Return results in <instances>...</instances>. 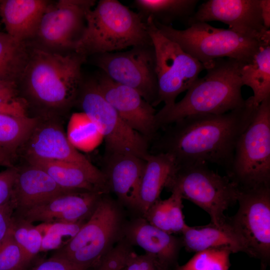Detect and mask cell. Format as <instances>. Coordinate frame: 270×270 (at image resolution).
Listing matches in <instances>:
<instances>
[{
	"mask_svg": "<svg viewBox=\"0 0 270 270\" xmlns=\"http://www.w3.org/2000/svg\"><path fill=\"white\" fill-rule=\"evenodd\" d=\"M32 270H79L66 259L54 254Z\"/></svg>",
	"mask_w": 270,
	"mask_h": 270,
	"instance_id": "cell-40",
	"label": "cell"
},
{
	"mask_svg": "<svg viewBox=\"0 0 270 270\" xmlns=\"http://www.w3.org/2000/svg\"><path fill=\"white\" fill-rule=\"evenodd\" d=\"M48 3L44 0L1 1L0 15L6 34L20 42L36 36Z\"/></svg>",
	"mask_w": 270,
	"mask_h": 270,
	"instance_id": "cell-22",
	"label": "cell"
},
{
	"mask_svg": "<svg viewBox=\"0 0 270 270\" xmlns=\"http://www.w3.org/2000/svg\"><path fill=\"white\" fill-rule=\"evenodd\" d=\"M13 158L8 152L0 148V166L7 168L15 166L13 164Z\"/></svg>",
	"mask_w": 270,
	"mask_h": 270,
	"instance_id": "cell-43",
	"label": "cell"
},
{
	"mask_svg": "<svg viewBox=\"0 0 270 270\" xmlns=\"http://www.w3.org/2000/svg\"><path fill=\"white\" fill-rule=\"evenodd\" d=\"M266 264L265 263L262 262L261 265V270H266Z\"/></svg>",
	"mask_w": 270,
	"mask_h": 270,
	"instance_id": "cell-44",
	"label": "cell"
},
{
	"mask_svg": "<svg viewBox=\"0 0 270 270\" xmlns=\"http://www.w3.org/2000/svg\"><path fill=\"white\" fill-rule=\"evenodd\" d=\"M144 160L125 154H105L103 170L110 192L118 202L138 216L139 192Z\"/></svg>",
	"mask_w": 270,
	"mask_h": 270,
	"instance_id": "cell-18",
	"label": "cell"
},
{
	"mask_svg": "<svg viewBox=\"0 0 270 270\" xmlns=\"http://www.w3.org/2000/svg\"><path fill=\"white\" fill-rule=\"evenodd\" d=\"M168 198V208L172 234H182L188 226L182 213V198L176 190L171 192Z\"/></svg>",
	"mask_w": 270,
	"mask_h": 270,
	"instance_id": "cell-35",
	"label": "cell"
},
{
	"mask_svg": "<svg viewBox=\"0 0 270 270\" xmlns=\"http://www.w3.org/2000/svg\"><path fill=\"white\" fill-rule=\"evenodd\" d=\"M104 194L90 191L66 192L44 204L20 213V217L32 224L86 221Z\"/></svg>",
	"mask_w": 270,
	"mask_h": 270,
	"instance_id": "cell-17",
	"label": "cell"
},
{
	"mask_svg": "<svg viewBox=\"0 0 270 270\" xmlns=\"http://www.w3.org/2000/svg\"><path fill=\"white\" fill-rule=\"evenodd\" d=\"M16 174V166L8 168L0 172V207L12 200Z\"/></svg>",
	"mask_w": 270,
	"mask_h": 270,
	"instance_id": "cell-37",
	"label": "cell"
},
{
	"mask_svg": "<svg viewBox=\"0 0 270 270\" xmlns=\"http://www.w3.org/2000/svg\"><path fill=\"white\" fill-rule=\"evenodd\" d=\"M92 56L94 64L109 78L135 90L155 106L158 86L152 44L134 46L126 51Z\"/></svg>",
	"mask_w": 270,
	"mask_h": 270,
	"instance_id": "cell-11",
	"label": "cell"
},
{
	"mask_svg": "<svg viewBox=\"0 0 270 270\" xmlns=\"http://www.w3.org/2000/svg\"><path fill=\"white\" fill-rule=\"evenodd\" d=\"M132 246L122 238L100 260L97 270H124L132 250Z\"/></svg>",
	"mask_w": 270,
	"mask_h": 270,
	"instance_id": "cell-34",
	"label": "cell"
},
{
	"mask_svg": "<svg viewBox=\"0 0 270 270\" xmlns=\"http://www.w3.org/2000/svg\"><path fill=\"white\" fill-rule=\"evenodd\" d=\"M146 22L156 53L158 94L155 106L161 102L168 106L176 102L178 96L187 90L205 68L178 44L164 36L150 16Z\"/></svg>",
	"mask_w": 270,
	"mask_h": 270,
	"instance_id": "cell-10",
	"label": "cell"
},
{
	"mask_svg": "<svg viewBox=\"0 0 270 270\" xmlns=\"http://www.w3.org/2000/svg\"><path fill=\"white\" fill-rule=\"evenodd\" d=\"M231 254L228 250L221 249L200 251L184 264L176 266V270H228Z\"/></svg>",
	"mask_w": 270,
	"mask_h": 270,
	"instance_id": "cell-32",
	"label": "cell"
},
{
	"mask_svg": "<svg viewBox=\"0 0 270 270\" xmlns=\"http://www.w3.org/2000/svg\"><path fill=\"white\" fill-rule=\"evenodd\" d=\"M142 217L152 225L172 234L166 199L162 200L159 198L156 200Z\"/></svg>",
	"mask_w": 270,
	"mask_h": 270,
	"instance_id": "cell-36",
	"label": "cell"
},
{
	"mask_svg": "<svg viewBox=\"0 0 270 270\" xmlns=\"http://www.w3.org/2000/svg\"><path fill=\"white\" fill-rule=\"evenodd\" d=\"M241 63L221 58L204 64L206 74L195 80L180 101L156 112L158 129L189 116L222 114L243 106L246 100L242 94Z\"/></svg>",
	"mask_w": 270,
	"mask_h": 270,
	"instance_id": "cell-2",
	"label": "cell"
},
{
	"mask_svg": "<svg viewBox=\"0 0 270 270\" xmlns=\"http://www.w3.org/2000/svg\"><path fill=\"white\" fill-rule=\"evenodd\" d=\"M26 162L42 168L64 190L106 194L110 192L106 178L97 176L77 164L58 160H32Z\"/></svg>",
	"mask_w": 270,
	"mask_h": 270,
	"instance_id": "cell-23",
	"label": "cell"
},
{
	"mask_svg": "<svg viewBox=\"0 0 270 270\" xmlns=\"http://www.w3.org/2000/svg\"><path fill=\"white\" fill-rule=\"evenodd\" d=\"M93 0H60L48 3L36 36L50 48L71 50L84 28L86 15L95 4Z\"/></svg>",
	"mask_w": 270,
	"mask_h": 270,
	"instance_id": "cell-14",
	"label": "cell"
},
{
	"mask_svg": "<svg viewBox=\"0 0 270 270\" xmlns=\"http://www.w3.org/2000/svg\"><path fill=\"white\" fill-rule=\"evenodd\" d=\"M66 134L74 148L86 152L94 150L104 140L103 135L97 125L82 112L72 114Z\"/></svg>",
	"mask_w": 270,
	"mask_h": 270,
	"instance_id": "cell-29",
	"label": "cell"
},
{
	"mask_svg": "<svg viewBox=\"0 0 270 270\" xmlns=\"http://www.w3.org/2000/svg\"><path fill=\"white\" fill-rule=\"evenodd\" d=\"M207 166L176 164L165 188L170 192L178 191L182 199L206 212L211 223L218 226L227 218L224 212L237 202L238 187L227 176L220 175Z\"/></svg>",
	"mask_w": 270,
	"mask_h": 270,
	"instance_id": "cell-7",
	"label": "cell"
},
{
	"mask_svg": "<svg viewBox=\"0 0 270 270\" xmlns=\"http://www.w3.org/2000/svg\"><path fill=\"white\" fill-rule=\"evenodd\" d=\"M122 237L132 246H140L154 256L162 266L168 269L175 264L183 246L181 238L152 225L141 216L126 220Z\"/></svg>",
	"mask_w": 270,
	"mask_h": 270,
	"instance_id": "cell-19",
	"label": "cell"
},
{
	"mask_svg": "<svg viewBox=\"0 0 270 270\" xmlns=\"http://www.w3.org/2000/svg\"><path fill=\"white\" fill-rule=\"evenodd\" d=\"M153 21L164 36L178 44L204 66L221 58H233L245 62L250 60L260 47L270 44V34H245L229 28H216L207 22L194 23L184 30H178L172 26Z\"/></svg>",
	"mask_w": 270,
	"mask_h": 270,
	"instance_id": "cell-5",
	"label": "cell"
},
{
	"mask_svg": "<svg viewBox=\"0 0 270 270\" xmlns=\"http://www.w3.org/2000/svg\"><path fill=\"white\" fill-rule=\"evenodd\" d=\"M227 176L240 188L270 186V98L238 138Z\"/></svg>",
	"mask_w": 270,
	"mask_h": 270,
	"instance_id": "cell-8",
	"label": "cell"
},
{
	"mask_svg": "<svg viewBox=\"0 0 270 270\" xmlns=\"http://www.w3.org/2000/svg\"><path fill=\"white\" fill-rule=\"evenodd\" d=\"M86 58L74 52L62 54L39 48L30 50L20 80L26 95L50 112L70 108L75 104Z\"/></svg>",
	"mask_w": 270,
	"mask_h": 270,
	"instance_id": "cell-3",
	"label": "cell"
},
{
	"mask_svg": "<svg viewBox=\"0 0 270 270\" xmlns=\"http://www.w3.org/2000/svg\"><path fill=\"white\" fill-rule=\"evenodd\" d=\"M86 25L73 52L88 56L152 44L146 22L116 0H100L86 15Z\"/></svg>",
	"mask_w": 270,
	"mask_h": 270,
	"instance_id": "cell-4",
	"label": "cell"
},
{
	"mask_svg": "<svg viewBox=\"0 0 270 270\" xmlns=\"http://www.w3.org/2000/svg\"></svg>",
	"mask_w": 270,
	"mask_h": 270,
	"instance_id": "cell-47",
	"label": "cell"
},
{
	"mask_svg": "<svg viewBox=\"0 0 270 270\" xmlns=\"http://www.w3.org/2000/svg\"><path fill=\"white\" fill-rule=\"evenodd\" d=\"M28 138L20 148L26 160H58L77 164L100 178L106 176L84 156L68 142L62 126L57 118L49 114L40 116Z\"/></svg>",
	"mask_w": 270,
	"mask_h": 270,
	"instance_id": "cell-13",
	"label": "cell"
},
{
	"mask_svg": "<svg viewBox=\"0 0 270 270\" xmlns=\"http://www.w3.org/2000/svg\"><path fill=\"white\" fill-rule=\"evenodd\" d=\"M238 208L228 218L244 240L248 255L268 262L270 257V186L238 188Z\"/></svg>",
	"mask_w": 270,
	"mask_h": 270,
	"instance_id": "cell-12",
	"label": "cell"
},
{
	"mask_svg": "<svg viewBox=\"0 0 270 270\" xmlns=\"http://www.w3.org/2000/svg\"><path fill=\"white\" fill-rule=\"evenodd\" d=\"M161 266H162V265L160 264H158L157 267H156V268L154 270H160V268Z\"/></svg>",
	"mask_w": 270,
	"mask_h": 270,
	"instance_id": "cell-46",
	"label": "cell"
},
{
	"mask_svg": "<svg viewBox=\"0 0 270 270\" xmlns=\"http://www.w3.org/2000/svg\"><path fill=\"white\" fill-rule=\"evenodd\" d=\"M197 0H134L133 6L144 22L150 16L162 24L171 26L174 21L186 23L195 12Z\"/></svg>",
	"mask_w": 270,
	"mask_h": 270,
	"instance_id": "cell-25",
	"label": "cell"
},
{
	"mask_svg": "<svg viewBox=\"0 0 270 270\" xmlns=\"http://www.w3.org/2000/svg\"><path fill=\"white\" fill-rule=\"evenodd\" d=\"M30 50L25 42L0 32V80L18 82L27 64Z\"/></svg>",
	"mask_w": 270,
	"mask_h": 270,
	"instance_id": "cell-27",
	"label": "cell"
},
{
	"mask_svg": "<svg viewBox=\"0 0 270 270\" xmlns=\"http://www.w3.org/2000/svg\"><path fill=\"white\" fill-rule=\"evenodd\" d=\"M219 21L238 33L252 36L270 34L264 25L260 0H209L202 3L185 23Z\"/></svg>",
	"mask_w": 270,
	"mask_h": 270,
	"instance_id": "cell-16",
	"label": "cell"
},
{
	"mask_svg": "<svg viewBox=\"0 0 270 270\" xmlns=\"http://www.w3.org/2000/svg\"><path fill=\"white\" fill-rule=\"evenodd\" d=\"M258 106L251 96L243 106L224 114L185 117L164 128L156 143L155 153L171 155L177 164H214L228 172L237 141Z\"/></svg>",
	"mask_w": 270,
	"mask_h": 270,
	"instance_id": "cell-1",
	"label": "cell"
},
{
	"mask_svg": "<svg viewBox=\"0 0 270 270\" xmlns=\"http://www.w3.org/2000/svg\"><path fill=\"white\" fill-rule=\"evenodd\" d=\"M160 270H169V269L162 266L160 268Z\"/></svg>",
	"mask_w": 270,
	"mask_h": 270,
	"instance_id": "cell-45",
	"label": "cell"
},
{
	"mask_svg": "<svg viewBox=\"0 0 270 270\" xmlns=\"http://www.w3.org/2000/svg\"><path fill=\"white\" fill-rule=\"evenodd\" d=\"M243 86L252 88L254 104L258 106L270 98V44L262 46L240 70Z\"/></svg>",
	"mask_w": 270,
	"mask_h": 270,
	"instance_id": "cell-26",
	"label": "cell"
},
{
	"mask_svg": "<svg viewBox=\"0 0 270 270\" xmlns=\"http://www.w3.org/2000/svg\"><path fill=\"white\" fill-rule=\"evenodd\" d=\"M144 167L139 192L138 216H143L158 200L176 167L174 158L166 153L148 154L144 158Z\"/></svg>",
	"mask_w": 270,
	"mask_h": 270,
	"instance_id": "cell-24",
	"label": "cell"
},
{
	"mask_svg": "<svg viewBox=\"0 0 270 270\" xmlns=\"http://www.w3.org/2000/svg\"><path fill=\"white\" fill-rule=\"evenodd\" d=\"M126 221L124 208L104 194L74 238L54 254L66 259L79 270L97 266L122 238Z\"/></svg>",
	"mask_w": 270,
	"mask_h": 270,
	"instance_id": "cell-6",
	"label": "cell"
},
{
	"mask_svg": "<svg viewBox=\"0 0 270 270\" xmlns=\"http://www.w3.org/2000/svg\"><path fill=\"white\" fill-rule=\"evenodd\" d=\"M94 77L101 94L122 120L147 140L154 138L158 130L154 107L135 90L113 81L102 71Z\"/></svg>",
	"mask_w": 270,
	"mask_h": 270,
	"instance_id": "cell-15",
	"label": "cell"
},
{
	"mask_svg": "<svg viewBox=\"0 0 270 270\" xmlns=\"http://www.w3.org/2000/svg\"><path fill=\"white\" fill-rule=\"evenodd\" d=\"M14 206L11 201L0 207V243L10 230L14 219Z\"/></svg>",
	"mask_w": 270,
	"mask_h": 270,
	"instance_id": "cell-39",
	"label": "cell"
},
{
	"mask_svg": "<svg viewBox=\"0 0 270 270\" xmlns=\"http://www.w3.org/2000/svg\"><path fill=\"white\" fill-rule=\"evenodd\" d=\"M1 114L18 116H26V103L18 98L10 100L0 98V114Z\"/></svg>",
	"mask_w": 270,
	"mask_h": 270,
	"instance_id": "cell-41",
	"label": "cell"
},
{
	"mask_svg": "<svg viewBox=\"0 0 270 270\" xmlns=\"http://www.w3.org/2000/svg\"><path fill=\"white\" fill-rule=\"evenodd\" d=\"M86 222H42L37 225L42 235L40 252L58 250L66 246Z\"/></svg>",
	"mask_w": 270,
	"mask_h": 270,
	"instance_id": "cell-31",
	"label": "cell"
},
{
	"mask_svg": "<svg viewBox=\"0 0 270 270\" xmlns=\"http://www.w3.org/2000/svg\"><path fill=\"white\" fill-rule=\"evenodd\" d=\"M11 233L22 252L26 266L40 252L42 234L37 226L20 216L14 217Z\"/></svg>",
	"mask_w": 270,
	"mask_h": 270,
	"instance_id": "cell-30",
	"label": "cell"
},
{
	"mask_svg": "<svg viewBox=\"0 0 270 270\" xmlns=\"http://www.w3.org/2000/svg\"><path fill=\"white\" fill-rule=\"evenodd\" d=\"M75 104L101 131L105 154H130L144 160L149 154L148 140L131 128L106 100L94 76L82 78Z\"/></svg>",
	"mask_w": 270,
	"mask_h": 270,
	"instance_id": "cell-9",
	"label": "cell"
},
{
	"mask_svg": "<svg viewBox=\"0 0 270 270\" xmlns=\"http://www.w3.org/2000/svg\"><path fill=\"white\" fill-rule=\"evenodd\" d=\"M38 116L0 114V148L13 158L36 126Z\"/></svg>",
	"mask_w": 270,
	"mask_h": 270,
	"instance_id": "cell-28",
	"label": "cell"
},
{
	"mask_svg": "<svg viewBox=\"0 0 270 270\" xmlns=\"http://www.w3.org/2000/svg\"><path fill=\"white\" fill-rule=\"evenodd\" d=\"M26 267L22 252L14 240L10 229L0 243V270H23Z\"/></svg>",
	"mask_w": 270,
	"mask_h": 270,
	"instance_id": "cell-33",
	"label": "cell"
},
{
	"mask_svg": "<svg viewBox=\"0 0 270 270\" xmlns=\"http://www.w3.org/2000/svg\"><path fill=\"white\" fill-rule=\"evenodd\" d=\"M182 245L190 252L207 249H221L231 253L243 252L248 255L246 244L228 218L217 226L211 223L200 226H188L182 232Z\"/></svg>",
	"mask_w": 270,
	"mask_h": 270,
	"instance_id": "cell-21",
	"label": "cell"
},
{
	"mask_svg": "<svg viewBox=\"0 0 270 270\" xmlns=\"http://www.w3.org/2000/svg\"><path fill=\"white\" fill-rule=\"evenodd\" d=\"M262 18L264 26L268 29L270 28V0H260Z\"/></svg>",
	"mask_w": 270,
	"mask_h": 270,
	"instance_id": "cell-42",
	"label": "cell"
},
{
	"mask_svg": "<svg viewBox=\"0 0 270 270\" xmlns=\"http://www.w3.org/2000/svg\"><path fill=\"white\" fill-rule=\"evenodd\" d=\"M160 264L153 255H138L132 251L128 260L126 270H154Z\"/></svg>",
	"mask_w": 270,
	"mask_h": 270,
	"instance_id": "cell-38",
	"label": "cell"
},
{
	"mask_svg": "<svg viewBox=\"0 0 270 270\" xmlns=\"http://www.w3.org/2000/svg\"><path fill=\"white\" fill-rule=\"evenodd\" d=\"M66 192L42 168L27 162L16 167L12 201L20 214Z\"/></svg>",
	"mask_w": 270,
	"mask_h": 270,
	"instance_id": "cell-20",
	"label": "cell"
}]
</instances>
